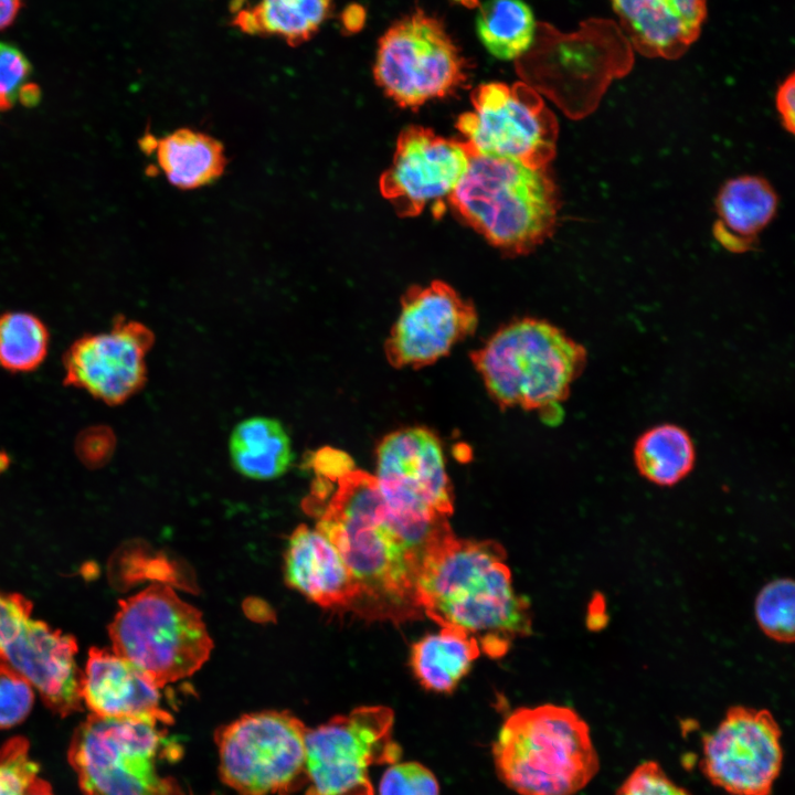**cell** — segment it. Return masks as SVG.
I'll return each instance as SVG.
<instances>
[{
  "label": "cell",
  "instance_id": "33",
  "mask_svg": "<svg viewBox=\"0 0 795 795\" xmlns=\"http://www.w3.org/2000/svg\"><path fill=\"white\" fill-rule=\"evenodd\" d=\"M32 688L23 676L0 666V729L13 727L25 719L34 700Z\"/></svg>",
  "mask_w": 795,
  "mask_h": 795
},
{
  "label": "cell",
  "instance_id": "31",
  "mask_svg": "<svg viewBox=\"0 0 795 795\" xmlns=\"http://www.w3.org/2000/svg\"><path fill=\"white\" fill-rule=\"evenodd\" d=\"M38 771L25 739L13 738L0 744V795H24Z\"/></svg>",
  "mask_w": 795,
  "mask_h": 795
},
{
  "label": "cell",
  "instance_id": "2",
  "mask_svg": "<svg viewBox=\"0 0 795 795\" xmlns=\"http://www.w3.org/2000/svg\"><path fill=\"white\" fill-rule=\"evenodd\" d=\"M416 598L427 617L466 630L492 657L531 632L529 603L516 593L506 552L492 540L452 532L433 543L418 569Z\"/></svg>",
  "mask_w": 795,
  "mask_h": 795
},
{
  "label": "cell",
  "instance_id": "4",
  "mask_svg": "<svg viewBox=\"0 0 795 795\" xmlns=\"http://www.w3.org/2000/svg\"><path fill=\"white\" fill-rule=\"evenodd\" d=\"M469 357L499 407L526 411L559 406L587 362L582 343L550 321L531 317L500 327Z\"/></svg>",
  "mask_w": 795,
  "mask_h": 795
},
{
  "label": "cell",
  "instance_id": "6",
  "mask_svg": "<svg viewBox=\"0 0 795 795\" xmlns=\"http://www.w3.org/2000/svg\"><path fill=\"white\" fill-rule=\"evenodd\" d=\"M374 477L395 526L422 559L452 533V486L441 441L431 430L411 426L384 436Z\"/></svg>",
  "mask_w": 795,
  "mask_h": 795
},
{
  "label": "cell",
  "instance_id": "14",
  "mask_svg": "<svg viewBox=\"0 0 795 795\" xmlns=\"http://www.w3.org/2000/svg\"><path fill=\"white\" fill-rule=\"evenodd\" d=\"M31 612L24 596L0 591V666L23 676L55 713L82 710L75 638L33 619Z\"/></svg>",
  "mask_w": 795,
  "mask_h": 795
},
{
  "label": "cell",
  "instance_id": "20",
  "mask_svg": "<svg viewBox=\"0 0 795 795\" xmlns=\"http://www.w3.org/2000/svg\"><path fill=\"white\" fill-rule=\"evenodd\" d=\"M287 583L325 608L354 611L360 590L329 540L317 529L298 526L285 553Z\"/></svg>",
  "mask_w": 795,
  "mask_h": 795
},
{
  "label": "cell",
  "instance_id": "36",
  "mask_svg": "<svg viewBox=\"0 0 795 795\" xmlns=\"http://www.w3.org/2000/svg\"><path fill=\"white\" fill-rule=\"evenodd\" d=\"M114 446L115 437L108 427L92 426L80 433L75 449L87 467H99L109 459Z\"/></svg>",
  "mask_w": 795,
  "mask_h": 795
},
{
  "label": "cell",
  "instance_id": "37",
  "mask_svg": "<svg viewBox=\"0 0 795 795\" xmlns=\"http://www.w3.org/2000/svg\"><path fill=\"white\" fill-rule=\"evenodd\" d=\"M312 464L318 476L327 480H338L354 469L352 459L346 453L329 447L319 449Z\"/></svg>",
  "mask_w": 795,
  "mask_h": 795
},
{
  "label": "cell",
  "instance_id": "15",
  "mask_svg": "<svg viewBox=\"0 0 795 795\" xmlns=\"http://www.w3.org/2000/svg\"><path fill=\"white\" fill-rule=\"evenodd\" d=\"M781 736L768 710L731 707L702 739L701 771L730 795H771L782 770Z\"/></svg>",
  "mask_w": 795,
  "mask_h": 795
},
{
  "label": "cell",
  "instance_id": "19",
  "mask_svg": "<svg viewBox=\"0 0 795 795\" xmlns=\"http://www.w3.org/2000/svg\"><path fill=\"white\" fill-rule=\"evenodd\" d=\"M632 49L650 59L677 60L699 39L707 0H608Z\"/></svg>",
  "mask_w": 795,
  "mask_h": 795
},
{
  "label": "cell",
  "instance_id": "46",
  "mask_svg": "<svg viewBox=\"0 0 795 795\" xmlns=\"http://www.w3.org/2000/svg\"><path fill=\"white\" fill-rule=\"evenodd\" d=\"M9 458L4 453H0V473L7 468Z\"/></svg>",
  "mask_w": 795,
  "mask_h": 795
},
{
  "label": "cell",
  "instance_id": "42",
  "mask_svg": "<svg viewBox=\"0 0 795 795\" xmlns=\"http://www.w3.org/2000/svg\"><path fill=\"white\" fill-rule=\"evenodd\" d=\"M18 99L25 107H33L41 99V89L34 83H25L19 91Z\"/></svg>",
  "mask_w": 795,
  "mask_h": 795
},
{
  "label": "cell",
  "instance_id": "38",
  "mask_svg": "<svg viewBox=\"0 0 795 795\" xmlns=\"http://www.w3.org/2000/svg\"><path fill=\"white\" fill-rule=\"evenodd\" d=\"M776 109L784 128L793 134L795 130V77L791 73L778 86L776 92Z\"/></svg>",
  "mask_w": 795,
  "mask_h": 795
},
{
  "label": "cell",
  "instance_id": "26",
  "mask_svg": "<svg viewBox=\"0 0 795 795\" xmlns=\"http://www.w3.org/2000/svg\"><path fill=\"white\" fill-rule=\"evenodd\" d=\"M332 0H258L232 22L248 35L277 36L290 46L309 41L328 18Z\"/></svg>",
  "mask_w": 795,
  "mask_h": 795
},
{
  "label": "cell",
  "instance_id": "8",
  "mask_svg": "<svg viewBox=\"0 0 795 795\" xmlns=\"http://www.w3.org/2000/svg\"><path fill=\"white\" fill-rule=\"evenodd\" d=\"M171 716L91 713L75 730L68 760L85 795H181L156 772V754Z\"/></svg>",
  "mask_w": 795,
  "mask_h": 795
},
{
  "label": "cell",
  "instance_id": "16",
  "mask_svg": "<svg viewBox=\"0 0 795 795\" xmlns=\"http://www.w3.org/2000/svg\"><path fill=\"white\" fill-rule=\"evenodd\" d=\"M477 325L475 306L451 285L434 280L412 286L384 342L386 360L395 369L427 367L473 335Z\"/></svg>",
  "mask_w": 795,
  "mask_h": 795
},
{
  "label": "cell",
  "instance_id": "5",
  "mask_svg": "<svg viewBox=\"0 0 795 795\" xmlns=\"http://www.w3.org/2000/svg\"><path fill=\"white\" fill-rule=\"evenodd\" d=\"M547 168L471 156L448 201L494 246L509 254L528 253L556 224L559 195Z\"/></svg>",
  "mask_w": 795,
  "mask_h": 795
},
{
  "label": "cell",
  "instance_id": "17",
  "mask_svg": "<svg viewBox=\"0 0 795 795\" xmlns=\"http://www.w3.org/2000/svg\"><path fill=\"white\" fill-rule=\"evenodd\" d=\"M463 141L422 126L401 131L393 159L380 178V191L401 216H416L425 208L443 211L469 166Z\"/></svg>",
  "mask_w": 795,
  "mask_h": 795
},
{
  "label": "cell",
  "instance_id": "32",
  "mask_svg": "<svg viewBox=\"0 0 795 795\" xmlns=\"http://www.w3.org/2000/svg\"><path fill=\"white\" fill-rule=\"evenodd\" d=\"M379 795H439V784L423 764L399 761L390 764L382 774Z\"/></svg>",
  "mask_w": 795,
  "mask_h": 795
},
{
  "label": "cell",
  "instance_id": "7",
  "mask_svg": "<svg viewBox=\"0 0 795 795\" xmlns=\"http://www.w3.org/2000/svg\"><path fill=\"white\" fill-rule=\"evenodd\" d=\"M108 633L113 650L159 689L199 670L213 647L200 611L163 584L120 601Z\"/></svg>",
  "mask_w": 795,
  "mask_h": 795
},
{
  "label": "cell",
  "instance_id": "11",
  "mask_svg": "<svg viewBox=\"0 0 795 795\" xmlns=\"http://www.w3.org/2000/svg\"><path fill=\"white\" fill-rule=\"evenodd\" d=\"M307 728L288 711L244 714L214 735L222 781L242 795L286 794L308 783Z\"/></svg>",
  "mask_w": 795,
  "mask_h": 795
},
{
  "label": "cell",
  "instance_id": "10",
  "mask_svg": "<svg viewBox=\"0 0 795 795\" xmlns=\"http://www.w3.org/2000/svg\"><path fill=\"white\" fill-rule=\"evenodd\" d=\"M373 77L399 106L415 109L460 88L468 63L443 21L416 8L380 36Z\"/></svg>",
  "mask_w": 795,
  "mask_h": 795
},
{
  "label": "cell",
  "instance_id": "34",
  "mask_svg": "<svg viewBox=\"0 0 795 795\" xmlns=\"http://www.w3.org/2000/svg\"><path fill=\"white\" fill-rule=\"evenodd\" d=\"M615 795H691L676 784L655 761L637 765L617 788Z\"/></svg>",
  "mask_w": 795,
  "mask_h": 795
},
{
  "label": "cell",
  "instance_id": "23",
  "mask_svg": "<svg viewBox=\"0 0 795 795\" xmlns=\"http://www.w3.org/2000/svg\"><path fill=\"white\" fill-rule=\"evenodd\" d=\"M229 453L239 474L255 480L278 478L293 462L287 431L268 416H251L237 423L230 435Z\"/></svg>",
  "mask_w": 795,
  "mask_h": 795
},
{
  "label": "cell",
  "instance_id": "44",
  "mask_svg": "<svg viewBox=\"0 0 795 795\" xmlns=\"http://www.w3.org/2000/svg\"><path fill=\"white\" fill-rule=\"evenodd\" d=\"M163 752L166 753L167 759L172 757L173 760H177L182 754V749L177 743L169 744V745H168V743H166Z\"/></svg>",
  "mask_w": 795,
  "mask_h": 795
},
{
  "label": "cell",
  "instance_id": "41",
  "mask_svg": "<svg viewBox=\"0 0 795 795\" xmlns=\"http://www.w3.org/2000/svg\"><path fill=\"white\" fill-rule=\"evenodd\" d=\"M598 596V595H597ZM606 622L604 602L601 596L594 597L589 606L587 624L590 628L595 629L603 626Z\"/></svg>",
  "mask_w": 795,
  "mask_h": 795
},
{
  "label": "cell",
  "instance_id": "13",
  "mask_svg": "<svg viewBox=\"0 0 795 795\" xmlns=\"http://www.w3.org/2000/svg\"><path fill=\"white\" fill-rule=\"evenodd\" d=\"M456 127L471 156L544 168L555 155V116L526 83L480 84L471 94V109L459 115Z\"/></svg>",
  "mask_w": 795,
  "mask_h": 795
},
{
  "label": "cell",
  "instance_id": "39",
  "mask_svg": "<svg viewBox=\"0 0 795 795\" xmlns=\"http://www.w3.org/2000/svg\"><path fill=\"white\" fill-rule=\"evenodd\" d=\"M365 21L364 9L356 3L348 6L341 13L342 26L350 33L361 30Z\"/></svg>",
  "mask_w": 795,
  "mask_h": 795
},
{
  "label": "cell",
  "instance_id": "22",
  "mask_svg": "<svg viewBox=\"0 0 795 795\" xmlns=\"http://www.w3.org/2000/svg\"><path fill=\"white\" fill-rule=\"evenodd\" d=\"M712 233L728 252L746 253L776 213L777 195L767 180L741 176L728 180L716 198Z\"/></svg>",
  "mask_w": 795,
  "mask_h": 795
},
{
  "label": "cell",
  "instance_id": "9",
  "mask_svg": "<svg viewBox=\"0 0 795 795\" xmlns=\"http://www.w3.org/2000/svg\"><path fill=\"white\" fill-rule=\"evenodd\" d=\"M532 51L531 81L570 116L593 112L617 77L633 65V49L611 20L584 21L579 31L562 34L550 25L537 26Z\"/></svg>",
  "mask_w": 795,
  "mask_h": 795
},
{
  "label": "cell",
  "instance_id": "43",
  "mask_svg": "<svg viewBox=\"0 0 795 795\" xmlns=\"http://www.w3.org/2000/svg\"><path fill=\"white\" fill-rule=\"evenodd\" d=\"M24 795H53L51 786L36 776L28 786Z\"/></svg>",
  "mask_w": 795,
  "mask_h": 795
},
{
  "label": "cell",
  "instance_id": "25",
  "mask_svg": "<svg viewBox=\"0 0 795 795\" xmlns=\"http://www.w3.org/2000/svg\"><path fill=\"white\" fill-rule=\"evenodd\" d=\"M478 656L479 643L474 636L458 627L443 626L413 645L411 666L425 689L451 692Z\"/></svg>",
  "mask_w": 795,
  "mask_h": 795
},
{
  "label": "cell",
  "instance_id": "1",
  "mask_svg": "<svg viewBox=\"0 0 795 795\" xmlns=\"http://www.w3.org/2000/svg\"><path fill=\"white\" fill-rule=\"evenodd\" d=\"M337 483L316 529L336 548L359 586L354 612L398 623L422 616L416 598L422 558L395 526L374 475L354 468Z\"/></svg>",
  "mask_w": 795,
  "mask_h": 795
},
{
  "label": "cell",
  "instance_id": "24",
  "mask_svg": "<svg viewBox=\"0 0 795 795\" xmlns=\"http://www.w3.org/2000/svg\"><path fill=\"white\" fill-rule=\"evenodd\" d=\"M153 150L169 183L183 190L212 183L226 166L222 144L190 128H180L157 139Z\"/></svg>",
  "mask_w": 795,
  "mask_h": 795
},
{
  "label": "cell",
  "instance_id": "27",
  "mask_svg": "<svg viewBox=\"0 0 795 795\" xmlns=\"http://www.w3.org/2000/svg\"><path fill=\"white\" fill-rule=\"evenodd\" d=\"M633 459L639 475L649 483L671 487L693 469L696 447L683 427L662 423L643 432L633 448Z\"/></svg>",
  "mask_w": 795,
  "mask_h": 795
},
{
  "label": "cell",
  "instance_id": "29",
  "mask_svg": "<svg viewBox=\"0 0 795 795\" xmlns=\"http://www.w3.org/2000/svg\"><path fill=\"white\" fill-rule=\"evenodd\" d=\"M50 342L45 324L36 316L10 311L0 316V367L30 372L44 361Z\"/></svg>",
  "mask_w": 795,
  "mask_h": 795
},
{
  "label": "cell",
  "instance_id": "21",
  "mask_svg": "<svg viewBox=\"0 0 795 795\" xmlns=\"http://www.w3.org/2000/svg\"><path fill=\"white\" fill-rule=\"evenodd\" d=\"M82 701L102 717L162 714L159 688L114 650L93 647L81 675Z\"/></svg>",
  "mask_w": 795,
  "mask_h": 795
},
{
  "label": "cell",
  "instance_id": "45",
  "mask_svg": "<svg viewBox=\"0 0 795 795\" xmlns=\"http://www.w3.org/2000/svg\"><path fill=\"white\" fill-rule=\"evenodd\" d=\"M452 1L459 3L463 7L469 8V9H473V8H476L477 6H479L478 0H452Z\"/></svg>",
  "mask_w": 795,
  "mask_h": 795
},
{
  "label": "cell",
  "instance_id": "35",
  "mask_svg": "<svg viewBox=\"0 0 795 795\" xmlns=\"http://www.w3.org/2000/svg\"><path fill=\"white\" fill-rule=\"evenodd\" d=\"M32 66L15 46L0 41V110H8L18 99L20 88L26 83Z\"/></svg>",
  "mask_w": 795,
  "mask_h": 795
},
{
  "label": "cell",
  "instance_id": "30",
  "mask_svg": "<svg viewBox=\"0 0 795 795\" xmlns=\"http://www.w3.org/2000/svg\"><path fill=\"white\" fill-rule=\"evenodd\" d=\"M759 627L770 638L791 644L795 636V585L791 579L765 584L754 602Z\"/></svg>",
  "mask_w": 795,
  "mask_h": 795
},
{
  "label": "cell",
  "instance_id": "28",
  "mask_svg": "<svg viewBox=\"0 0 795 795\" xmlns=\"http://www.w3.org/2000/svg\"><path fill=\"white\" fill-rule=\"evenodd\" d=\"M475 26L488 53L504 61L523 56L537 30L533 12L523 0H486L479 4Z\"/></svg>",
  "mask_w": 795,
  "mask_h": 795
},
{
  "label": "cell",
  "instance_id": "3",
  "mask_svg": "<svg viewBox=\"0 0 795 795\" xmlns=\"http://www.w3.org/2000/svg\"><path fill=\"white\" fill-rule=\"evenodd\" d=\"M499 780L519 795H575L597 774L589 724L572 708H519L491 748Z\"/></svg>",
  "mask_w": 795,
  "mask_h": 795
},
{
  "label": "cell",
  "instance_id": "12",
  "mask_svg": "<svg viewBox=\"0 0 795 795\" xmlns=\"http://www.w3.org/2000/svg\"><path fill=\"white\" fill-rule=\"evenodd\" d=\"M393 723L390 708L365 706L307 729L306 795H374L371 766L390 765L402 756Z\"/></svg>",
  "mask_w": 795,
  "mask_h": 795
},
{
  "label": "cell",
  "instance_id": "18",
  "mask_svg": "<svg viewBox=\"0 0 795 795\" xmlns=\"http://www.w3.org/2000/svg\"><path fill=\"white\" fill-rule=\"evenodd\" d=\"M153 341L142 324L116 317L105 332L77 338L63 354L64 385L118 405L146 382V354Z\"/></svg>",
  "mask_w": 795,
  "mask_h": 795
},
{
  "label": "cell",
  "instance_id": "40",
  "mask_svg": "<svg viewBox=\"0 0 795 795\" xmlns=\"http://www.w3.org/2000/svg\"><path fill=\"white\" fill-rule=\"evenodd\" d=\"M22 8V0H0V30L9 28Z\"/></svg>",
  "mask_w": 795,
  "mask_h": 795
}]
</instances>
